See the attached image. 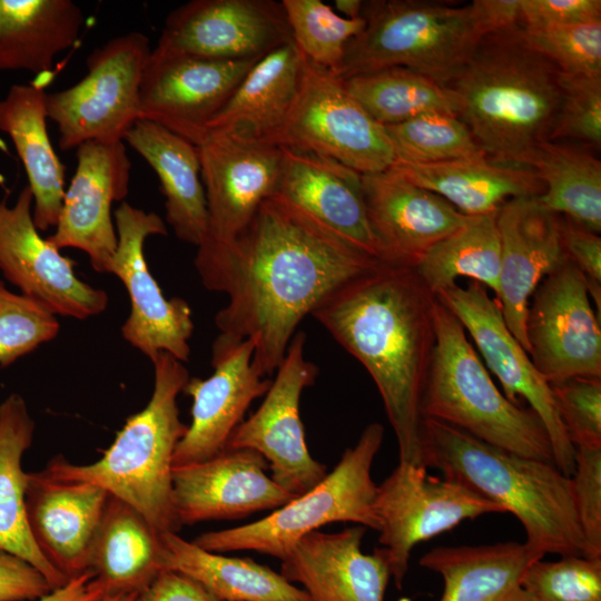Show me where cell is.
<instances>
[{
    "instance_id": "cell-1",
    "label": "cell",
    "mask_w": 601,
    "mask_h": 601,
    "mask_svg": "<svg viewBox=\"0 0 601 601\" xmlns=\"http://www.w3.org/2000/svg\"><path fill=\"white\" fill-rule=\"evenodd\" d=\"M383 264L273 195L227 252L195 267L208 290L228 296L215 316L219 335L253 338V362L265 377L276 371L307 315Z\"/></svg>"
},
{
    "instance_id": "cell-2",
    "label": "cell",
    "mask_w": 601,
    "mask_h": 601,
    "mask_svg": "<svg viewBox=\"0 0 601 601\" xmlns=\"http://www.w3.org/2000/svg\"><path fill=\"white\" fill-rule=\"evenodd\" d=\"M435 302L412 267L384 263L312 313L370 373L400 462L415 465H423L421 397L435 345Z\"/></svg>"
},
{
    "instance_id": "cell-3",
    "label": "cell",
    "mask_w": 601,
    "mask_h": 601,
    "mask_svg": "<svg viewBox=\"0 0 601 601\" xmlns=\"http://www.w3.org/2000/svg\"><path fill=\"white\" fill-rule=\"evenodd\" d=\"M446 87L485 156L522 166L549 140L562 98L561 71L530 46L523 26L484 36Z\"/></svg>"
},
{
    "instance_id": "cell-4",
    "label": "cell",
    "mask_w": 601,
    "mask_h": 601,
    "mask_svg": "<svg viewBox=\"0 0 601 601\" xmlns=\"http://www.w3.org/2000/svg\"><path fill=\"white\" fill-rule=\"evenodd\" d=\"M422 461L513 514L524 530V543L539 558H592L577 516L571 479L553 462L514 454L433 418H423Z\"/></svg>"
},
{
    "instance_id": "cell-5",
    "label": "cell",
    "mask_w": 601,
    "mask_h": 601,
    "mask_svg": "<svg viewBox=\"0 0 601 601\" xmlns=\"http://www.w3.org/2000/svg\"><path fill=\"white\" fill-rule=\"evenodd\" d=\"M154 391L148 404L129 416L101 459L73 464L56 455L45 467L52 475L96 484L135 508L160 533L181 529L173 503V459L188 425L177 397L189 377L183 362L160 352L152 359Z\"/></svg>"
},
{
    "instance_id": "cell-6",
    "label": "cell",
    "mask_w": 601,
    "mask_h": 601,
    "mask_svg": "<svg viewBox=\"0 0 601 601\" xmlns=\"http://www.w3.org/2000/svg\"><path fill=\"white\" fill-rule=\"evenodd\" d=\"M434 319L435 345L421 397L423 418L446 423L514 454L553 462L539 416L504 396L461 322L437 298Z\"/></svg>"
},
{
    "instance_id": "cell-7",
    "label": "cell",
    "mask_w": 601,
    "mask_h": 601,
    "mask_svg": "<svg viewBox=\"0 0 601 601\" xmlns=\"http://www.w3.org/2000/svg\"><path fill=\"white\" fill-rule=\"evenodd\" d=\"M363 31L346 47L338 77L404 67L446 86L486 36L471 3L364 1Z\"/></svg>"
},
{
    "instance_id": "cell-8",
    "label": "cell",
    "mask_w": 601,
    "mask_h": 601,
    "mask_svg": "<svg viewBox=\"0 0 601 601\" xmlns=\"http://www.w3.org/2000/svg\"><path fill=\"white\" fill-rule=\"evenodd\" d=\"M383 439L384 426L368 424L357 443L345 450L337 465L316 486L256 522L205 532L193 542L215 553L253 550L283 560L300 538L333 522H352L378 531L372 465Z\"/></svg>"
},
{
    "instance_id": "cell-9",
    "label": "cell",
    "mask_w": 601,
    "mask_h": 601,
    "mask_svg": "<svg viewBox=\"0 0 601 601\" xmlns=\"http://www.w3.org/2000/svg\"><path fill=\"white\" fill-rule=\"evenodd\" d=\"M150 52L149 38L139 31L115 37L90 52L79 82L47 93V116L61 150L91 140L124 141L139 119V86Z\"/></svg>"
},
{
    "instance_id": "cell-10",
    "label": "cell",
    "mask_w": 601,
    "mask_h": 601,
    "mask_svg": "<svg viewBox=\"0 0 601 601\" xmlns=\"http://www.w3.org/2000/svg\"><path fill=\"white\" fill-rule=\"evenodd\" d=\"M267 141L332 159L361 175L385 171L396 160L384 127L348 93L344 80L307 60L294 105Z\"/></svg>"
},
{
    "instance_id": "cell-11",
    "label": "cell",
    "mask_w": 601,
    "mask_h": 601,
    "mask_svg": "<svg viewBox=\"0 0 601 601\" xmlns=\"http://www.w3.org/2000/svg\"><path fill=\"white\" fill-rule=\"evenodd\" d=\"M197 147L208 225L195 266L238 240L263 201L275 193L284 159L280 146L239 129L209 131Z\"/></svg>"
},
{
    "instance_id": "cell-12",
    "label": "cell",
    "mask_w": 601,
    "mask_h": 601,
    "mask_svg": "<svg viewBox=\"0 0 601 601\" xmlns=\"http://www.w3.org/2000/svg\"><path fill=\"white\" fill-rule=\"evenodd\" d=\"M427 467L398 462L376 487L374 510L380 521L378 542L386 552L391 578L402 590L415 545L445 533L466 520L504 513L493 501Z\"/></svg>"
},
{
    "instance_id": "cell-13",
    "label": "cell",
    "mask_w": 601,
    "mask_h": 601,
    "mask_svg": "<svg viewBox=\"0 0 601 601\" xmlns=\"http://www.w3.org/2000/svg\"><path fill=\"white\" fill-rule=\"evenodd\" d=\"M461 322L486 366L499 380L502 393L514 404L524 400L543 423L553 462L566 476L574 471L575 449L559 416L550 384L532 364L529 354L509 331L496 299L487 288L471 282L456 283L435 296Z\"/></svg>"
},
{
    "instance_id": "cell-14",
    "label": "cell",
    "mask_w": 601,
    "mask_h": 601,
    "mask_svg": "<svg viewBox=\"0 0 601 601\" xmlns=\"http://www.w3.org/2000/svg\"><path fill=\"white\" fill-rule=\"evenodd\" d=\"M305 342L306 334L296 332L263 403L236 427L226 445L258 452L268 463L272 480L294 496L327 475L326 466L309 454L300 420L302 393L318 375V367L305 357Z\"/></svg>"
},
{
    "instance_id": "cell-15",
    "label": "cell",
    "mask_w": 601,
    "mask_h": 601,
    "mask_svg": "<svg viewBox=\"0 0 601 601\" xmlns=\"http://www.w3.org/2000/svg\"><path fill=\"white\" fill-rule=\"evenodd\" d=\"M529 303L525 334L529 356L549 383L601 377V328L585 279L566 259L545 276Z\"/></svg>"
},
{
    "instance_id": "cell-16",
    "label": "cell",
    "mask_w": 601,
    "mask_h": 601,
    "mask_svg": "<svg viewBox=\"0 0 601 601\" xmlns=\"http://www.w3.org/2000/svg\"><path fill=\"white\" fill-rule=\"evenodd\" d=\"M117 249L111 273L125 285L130 313L121 327L122 337L150 361L160 352L188 362L194 332L191 309L183 298L167 299L152 277L144 255L145 240L167 235L164 220L122 201L115 210Z\"/></svg>"
},
{
    "instance_id": "cell-17",
    "label": "cell",
    "mask_w": 601,
    "mask_h": 601,
    "mask_svg": "<svg viewBox=\"0 0 601 601\" xmlns=\"http://www.w3.org/2000/svg\"><path fill=\"white\" fill-rule=\"evenodd\" d=\"M258 60L221 61L151 49L139 86V119L198 146L211 120Z\"/></svg>"
},
{
    "instance_id": "cell-18",
    "label": "cell",
    "mask_w": 601,
    "mask_h": 601,
    "mask_svg": "<svg viewBox=\"0 0 601 601\" xmlns=\"http://www.w3.org/2000/svg\"><path fill=\"white\" fill-rule=\"evenodd\" d=\"M293 41L282 1L191 0L167 16L157 47L221 61L259 60Z\"/></svg>"
},
{
    "instance_id": "cell-19",
    "label": "cell",
    "mask_w": 601,
    "mask_h": 601,
    "mask_svg": "<svg viewBox=\"0 0 601 601\" xmlns=\"http://www.w3.org/2000/svg\"><path fill=\"white\" fill-rule=\"evenodd\" d=\"M33 196L24 186L13 206L0 200V270L22 295L52 314L86 319L102 313L108 295L79 279L75 262L42 238L35 226Z\"/></svg>"
},
{
    "instance_id": "cell-20",
    "label": "cell",
    "mask_w": 601,
    "mask_h": 601,
    "mask_svg": "<svg viewBox=\"0 0 601 601\" xmlns=\"http://www.w3.org/2000/svg\"><path fill=\"white\" fill-rule=\"evenodd\" d=\"M77 167L65 190L56 230L58 249L85 252L97 273L110 274L117 249L111 205L129 191L131 162L124 141H86L76 148Z\"/></svg>"
},
{
    "instance_id": "cell-21",
    "label": "cell",
    "mask_w": 601,
    "mask_h": 601,
    "mask_svg": "<svg viewBox=\"0 0 601 601\" xmlns=\"http://www.w3.org/2000/svg\"><path fill=\"white\" fill-rule=\"evenodd\" d=\"M256 343L220 335L211 346L214 373L203 380L189 378L184 393L193 398L191 423L177 444L173 465L203 462L223 451L250 404L264 396L272 381L253 362Z\"/></svg>"
},
{
    "instance_id": "cell-22",
    "label": "cell",
    "mask_w": 601,
    "mask_h": 601,
    "mask_svg": "<svg viewBox=\"0 0 601 601\" xmlns=\"http://www.w3.org/2000/svg\"><path fill=\"white\" fill-rule=\"evenodd\" d=\"M266 460L249 449L225 447L203 462L173 467V503L180 525L234 520L278 509L294 495L265 471Z\"/></svg>"
},
{
    "instance_id": "cell-23",
    "label": "cell",
    "mask_w": 601,
    "mask_h": 601,
    "mask_svg": "<svg viewBox=\"0 0 601 601\" xmlns=\"http://www.w3.org/2000/svg\"><path fill=\"white\" fill-rule=\"evenodd\" d=\"M496 226L501 246L496 300L509 331L529 354L525 319L530 298L541 280L568 259L560 216L538 197H521L499 208Z\"/></svg>"
},
{
    "instance_id": "cell-24",
    "label": "cell",
    "mask_w": 601,
    "mask_h": 601,
    "mask_svg": "<svg viewBox=\"0 0 601 601\" xmlns=\"http://www.w3.org/2000/svg\"><path fill=\"white\" fill-rule=\"evenodd\" d=\"M109 495L96 484L57 477L46 469L27 474L30 532L47 561L68 581L88 572Z\"/></svg>"
},
{
    "instance_id": "cell-25",
    "label": "cell",
    "mask_w": 601,
    "mask_h": 601,
    "mask_svg": "<svg viewBox=\"0 0 601 601\" xmlns=\"http://www.w3.org/2000/svg\"><path fill=\"white\" fill-rule=\"evenodd\" d=\"M362 191L371 226L390 264L414 267L469 219L443 197L393 168L362 175Z\"/></svg>"
},
{
    "instance_id": "cell-26",
    "label": "cell",
    "mask_w": 601,
    "mask_h": 601,
    "mask_svg": "<svg viewBox=\"0 0 601 601\" xmlns=\"http://www.w3.org/2000/svg\"><path fill=\"white\" fill-rule=\"evenodd\" d=\"M282 149L283 166L273 195L353 247L388 263L367 216L362 175L332 159Z\"/></svg>"
},
{
    "instance_id": "cell-27",
    "label": "cell",
    "mask_w": 601,
    "mask_h": 601,
    "mask_svg": "<svg viewBox=\"0 0 601 601\" xmlns=\"http://www.w3.org/2000/svg\"><path fill=\"white\" fill-rule=\"evenodd\" d=\"M366 528L311 532L280 560V574L300 583L312 601H384L391 579L385 550L363 553Z\"/></svg>"
},
{
    "instance_id": "cell-28",
    "label": "cell",
    "mask_w": 601,
    "mask_h": 601,
    "mask_svg": "<svg viewBox=\"0 0 601 601\" xmlns=\"http://www.w3.org/2000/svg\"><path fill=\"white\" fill-rule=\"evenodd\" d=\"M88 571L104 599L142 592L169 571L161 533L135 508L110 494L90 549Z\"/></svg>"
},
{
    "instance_id": "cell-29",
    "label": "cell",
    "mask_w": 601,
    "mask_h": 601,
    "mask_svg": "<svg viewBox=\"0 0 601 601\" xmlns=\"http://www.w3.org/2000/svg\"><path fill=\"white\" fill-rule=\"evenodd\" d=\"M47 78L12 85L0 99V130L11 138L24 166L38 230L56 227L66 190L65 166L47 130Z\"/></svg>"
},
{
    "instance_id": "cell-30",
    "label": "cell",
    "mask_w": 601,
    "mask_h": 601,
    "mask_svg": "<svg viewBox=\"0 0 601 601\" xmlns=\"http://www.w3.org/2000/svg\"><path fill=\"white\" fill-rule=\"evenodd\" d=\"M154 169L165 196L166 221L176 237L199 247L207 235V206L196 145L138 119L124 139Z\"/></svg>"
},
{
    "instance_id": "cell-31",
    "label": "cell",
    "mask_w": 601,
    "mask_h": 601,
    "mask_svg": "<svg viewBox=\"0 0 601 601\" xmlns=\"http://www.w3.org/2000/svg\"><path fill=\"white\" fill-rule=\"evenodd\" d=\"M391 168L440 195L465 216L496 213L511 199L539 197L544 191L530 167L496 162L486 156L439 164L396 160Z\"/></svg>"
},
{
    "instance_id": "cell-32",
    "label": "cell",
    "mask_w": 601,
    "mask_h": 601,
    "mask_svg": "<svg viewBox=\"0 0 601 601\" xmlns=\"http://www.w3.org/2000/svg\"><path fill=\"white\" fill-rule=\"evenodd\" d=\"M525 543L437 546L420 565L443 580L440 601H532L522 587L528 566L540 560Z\"/></svg>"
},
{
    "instance_id": "cell-33",
    "label": "cell",
    "mask_w": 601,
    "mask_h": 601,
    "mask_svg": "<svg viewBox=\"0 0 601 601\" xmlns=\"http://www.w3.org/2000/svg\"><path fill=\"white\" fill-rule=\"evenodd\" d=\"M83 24V12L71 0H0V71L48 77Z\"/></svg>"
},
{
    "instance_id": "cell-34",
    "label": "cell",
    "mask_w": 601,
    "mask_h": 601,
    "mask_svg": "<svg viewBox=\"0 0 601 601\" xmlns=\"http://www.w3.org/2000/svg\"><path fill=\"white\" fill-rule=\"evenodd\" d=\"M35 427L22 396L12 393L0 403V550L30 563L57 590L69 581L40 552L27 520L28 473L22 457L32 444Z\"/></svg>"
},
{
    "instance_id": "cell-35",
    "label": "cell",
    "mask_w": 601,
    "mask_h": 601,
    "mask_svg": "<svg viewBox=\"0 0 601 601\" xmlns=\"http://www.w3.org/2000/svg\"><path fill=\"white\" fill-rule=\"evenodd\" d=\"M305 65L306 59L294 41L264 56L211 120L208 132L239 129L255 138L269 140L294 105Z\"/></svg>"
},
{
    "instance_id": "cell-36",
    "label": "cell",
    "mask_w": 601,
    "mask_h": 601,
    "mask_svg": "<svg viewBox=\"0 0 601 601\" xmlns=\"http://www.w3.org/2000/svg\"><path fill=\"white\" fill-rule=\"evenodd\" d=\"M168 570L185 574L218 601H312L280 573L252 559L209 552L177 533H161Z\"/></svg>"
},
{
    "instance_id": "cell-37",
    "label": "cell",
    "mask_w": 601,
    "mask_h": 601,
    "mask_svg": "<svg viewBox=\"0 0 601 601\" xmlns=\"http://www.w3.org/2000/svg\"><path fill=\"white\" fill-rule=\"evenodd\" d=\"M530 167L544 185L539 196L549 210L569 218L583 228L601 231V162L579 148L543 141L526 157Z\"/></svg>"
},
{
    "instance_id": "cell-38",
    "label": "cell",
    "mask_w": 601,
    "mask_h": 601,
    "mask_svg": "<svg viewBox=\"0 0 601 601\" xmlns=\"http://www.w3.org/2000/svg\"><path fill=\"white\" fill-rule=\"evenodd\" d=\"M496 213L469 216L464 226L433 246L412 267L434 296L462 276L497 295L501 246Z\"/></svg>"
},
{
    "instance_id": "cell-39",
    "label": "cell",
    "mask_w": 601,
    "mask_h": 601,
    "mask_svg": "<svg viewBox=\"0 0 601 601\" xmlns=\"http://www.w3.org/2000/svg\"><path fill=\"white\" fill-rule=\"evenodd\" d=\"M348 93L380 125H397L428 112L457 116L452 90L404 67H390L348 77Z\"/></svg>"
},
{
    "instance_id": "cell-40",
    "label": "cell",
    "mask_w": 601,
    "mask_h": 601,
    "mask_svg": "<svg viewBox=\"0 0 601 601\" xmlns=\"http://www.w3.org/2000/svg\"><path fill=\"white\" fill-rule=\"evenodd\" d=\"M383 127L398 161L439 164L485 156L469 127L454 114L428 112Z\"/></svg>"
},
{
    "instance_id": "cell-41",
    "label": "cell",
    "mask_w": 601,
    "mask_h": 601,
    "mask_svg": "<svg viewBox=\"0 0 601 601\" xmlns=\"http://www.w3.org/2000/svg\"><path fill=\"white\" fill-rule=\"evenodd\" d=\"M292 38L305 59L338 75L347 42L359 35L365 20L339 16L321 0H282Z\"/></svg>"
},
{
    "instance_id": "cell-42",
    "label": "cell",
    "mask_w": 601,
    "mask_h": 601,
    "mask_svg": "<svg viewBox=\"0 0 601 601\" xmlns=\"http://www.w3.org/2000/svg\"><path fill=\"white\" fill-rule=\"evenodd\" d=\"M522 587L532 601H601V558L535 560L528 566Z\"/></svg>"
},
{
    "instance_id": "cell-43",
    "label": "cell",
    "mask_w": 601,
    "mask_h": 601,
    "mask_svg": "<svg viewBox=\"0 0 601 601\" xmlns=\"http://www.w3.org/2000/svg\"><path fill=\"white\" fill-rule=\"evenodd\" d=\"M59 328L55 314L36 300L10 292L0 280L1 367L53 339Z\"/></svg>"
},
{
    "instance_id": "cell-44",
    "label": "cell",
    "mask_w": 601,
    "mask_h": 601,
    "mask_svg": "<svg viewBox=\"0 0 601 601\" xmlns=\"http://www.w3.org/2000/svg\"><path fill=\"white\" fill-rule=\"evenodd\" d=\"M523 30L530 46L561 72L601 77V21Z\"/></svg>"
},
{
    "instance_id": "cell-45",
    "label": "cell",
    "mask_w": 601,
    "mask_h": 601,
    "mask_svg": "<svg viewBox=\"0 0 601 601\" xmlns=\"http://www.w3.org/2000/svg\"><path fill=\"white\" fill-rule=\"evenodd\" d=\"M562 98L550 141L571 139L601 146V77L561 72Z\"/></svg>"
},
{
    "instance_id": "cell-46",
    "label": "cell",
    "mask_w": 601,
    "mask_h": 601,
    "mask_svg": "<svg viewBox=\"0 0 601 601\" xmlns=\"http://www.w3.org/2000/svg\"><path fill=\"white\" fill-rule=\"evenodd\" d=\"M550 387L574 449H601V377H571Z\"/></svg>"
},
{
    "instance_id": "cell-47",
    "label": "cell",
    "mask_w": 601,
    "mask_h": 601,
    "mask_svg": "<svg viewBox=\"0 0 601 601\" xmlns=\"http://www.w3.org/2000/svg\"><path fill=\"white\" fill-rule=\"evenodd\" d=\"M573 503L592 558H601V449L575 447Z\"/></svg>"
},
{
    "instance_id": "cell-48",
    "label": "cell",
    "mask_w": 601,
    "mask_h": 601,
    "mask_svg": "<svg viewBox=\"0 0 601 601\" xmlns=\"http://www.w3.org/2000/svg\"><path fill=\"white\" fill-rule=\"evenodd\" d=\"M525 29H544L601 21L600 0H520Z\"/></svg>"
},
{
    "instance_id": "cell-49",
    "label": "cell",
    "mask_w": 601,
    "mask_h": 601,
    "mask_svg": "<svg viewBox=\"0 0 601 601\" xmlns=\"http://www.w3.org/2000/svg\"><path fill=\"white\" fill-rule=\"evenodd\" d=\"M51 591L47 579L35 566L0 550V601H37Z\"/></svg>"
},
{
    "instance_id": "cell-50",
    "label": "cell",
    "mask_w": 601,
    "mask_h": 601,
    "mask_svg": "<svg viewBox=\"0 0 601 601\" xmlns=\"http://www.w3.org/2000/svg\"><path fill=\"white\" fill-rule=\"evenodd\" d=\"M560 231L564 254L583 275L585 284L601 285L600 235L562 216Z\"/></svg>"
},
{
    "instance_id": "cell-51",
    "label": "cell",
    "mask_w": 601,
    "mask_h": 601,
    "mask_svg": "<svg viewBox=\"0 0 601 601\" xmlns=\"http://www.w3.org/2000/svg\"><path fill=\"white\" fill-rule=\"evenodd\" d=\"M132 601H218L191 578L176 571L162 572Z\"/></svg>"
},
{
    "instance_id": "cell-52",
    "label": "cell",
    "mask_w": 601,
    "mask_h": 601,
    "mask_svg": "<svg viewBox=\"0 0 601 601\" xmlns=\"http://www.w3.org/2000/svg\"><path fill=\"white\" fill-rule=\"evenodd\" d=\"M471 4L485 35L523 26L520 0H473Z\"/></svg>"
},
{
    "instance_id": "cell-53",
    "label": "cell",
    "mask_w": 601,
    "mask_h": 601,
    "mask_svg": "<svg viewBox=\"0 0 601 601\" xmlns=\"http://www.w3.org/2000/svg\"><path fill=\"white\" fill-rule=\"evenodd\" d=\"M92 574L88 571L82 575L70 580L65 587L51 591L37 601H100L101 593L92 587Z\"/></svg>"
},
{
    "instance_id": "cell-54",
    "label": "cell",
    "mask_w": 601,
    "mask_h": 601,
    "mask_svg": "<svg viewBox=\"0 0 601 601\" xmlns=\"http://www.w3.org/2000/svg\"><path fill=\"white\" fill-rule=\"evenodd\" d=\"M364 1L361 0H335V11L347 19L362 18Z\"/></svg>"
},
{
    "instance_id": "cell-55",
    "label": "cell",
    "mask_w": 601,
    "mask_h": 601,
    "mask_svg": "<svg viewBox=\"0 0 601 601\" xmlns=\"http://www.w3.org/2000/svg\"><path fill=\"white\" fill-rule=\"evenodd\" d=\"M136 595L137 594L116 595V597L105 598L100 601H132Z\"/></svg>"
}]
</instances>
